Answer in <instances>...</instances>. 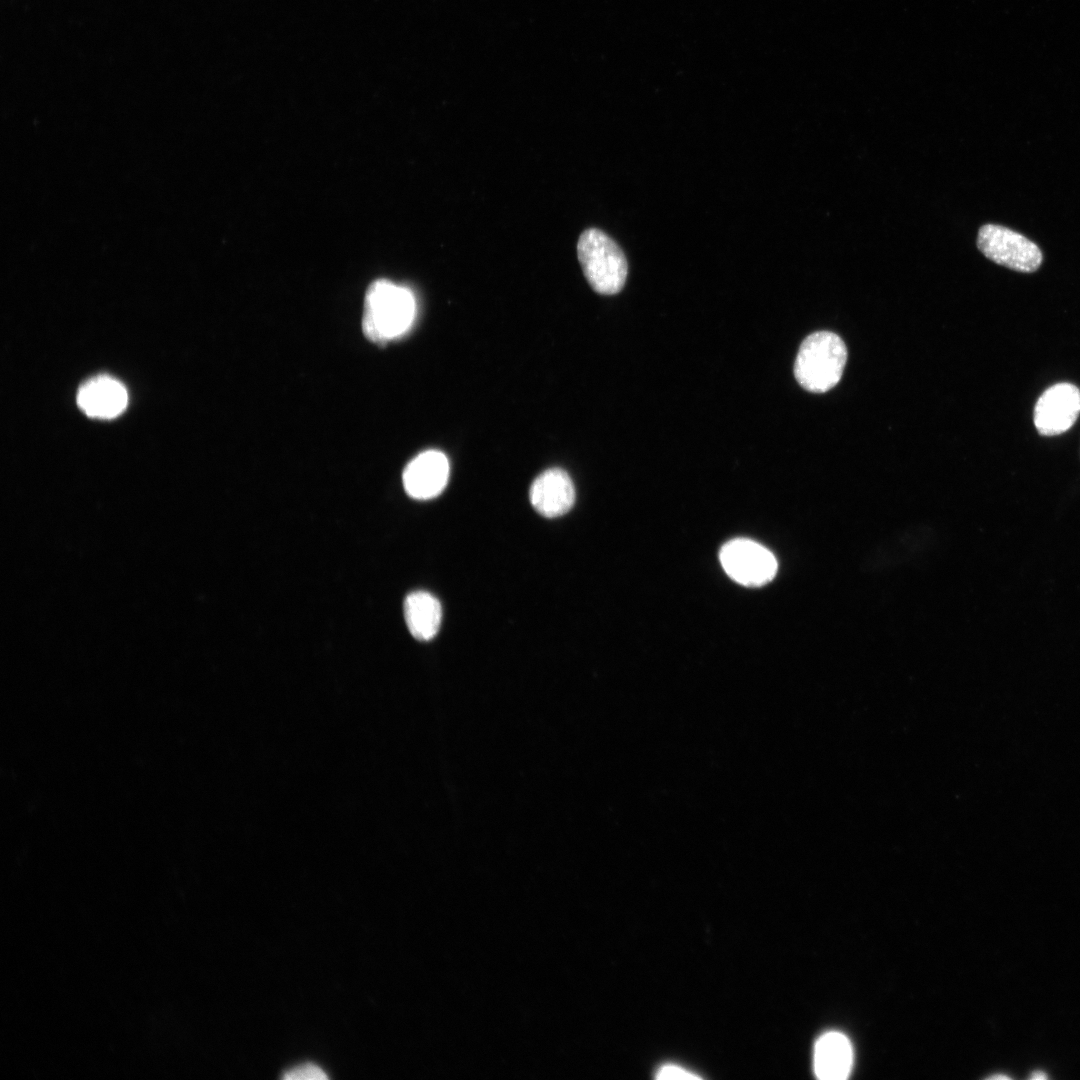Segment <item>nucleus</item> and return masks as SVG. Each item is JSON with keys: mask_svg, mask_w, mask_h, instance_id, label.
I'll return each instance as SVG.
<instances>
[{"mask_svg": "<svg viewBox=\"0 0 1080 1080\" xmlns=\"http://www.w3.org/2000/svg\"><path fill=\"white\" fill-rule=\"evenodd\" d=\"M847 360L843 340L830 331H818L802 342L794 363L797 382L807 391L823 393L841 379Z\"/></svg>", "mask_w": 1080, "mask_h": 1080, "instance_id": "nucleus-2", "label": "nucleus"}, {"mask_svg": "<svg viewBox=\"0 0 1080 1080\" xmlns=\"http://www.w3.org/2000/svg\"><path fill=\"white\" fill-rule=\"evenodd\" d=\"M577 255L594 291L613 295L622 290L628 272L627 260L610 236L597 228L584 230L578 239Z\"/></svg>", "mask_w": 1080, "mask_h": 1080, "instance_id": "nucleus-3", "label": "nucleus"}, {"mask_svg": "<svg viewBox=\"0 0 1080 1080\" xmlns=\"http://www.w3.org/2000/svg\"><path fill=\"white\" fill-rule=\"evenodd\" d=\"M404 618L411 635L418 640H431L438 633L442 608L439 600L425 591L407 595L403 605Z\"/></svg>", "mask_w": 1080, "mask_h": 1080, "instance_id": "nucleus-11", "label": "nucleus"}, {"mask_svg": "<svg viewBox=\"0 0 1080 1080\" xmlns=\"http://www.w3.org/2000/svg\"><path fill=\"white\" fill-rule=\"evenodd\" d=\"M529 497L538 513L547 518H556L572 508L575 489L567 472L560 468H551L533 481Z\"/></svg>", "mask_w": 1080, "mask_h": 1080, "instance_id": "nucleus-8", "label": "nucleus"}, {"mask_svg": "<svg viewBox=\"0 0 1080 1080\" xmlns=\"http://www.w3.org/2000/svg\"><path fill=\"white\" fill-rule=\"evenodd\" d=\"M657 1079H700L697 1074L674 1064L661 1066L656 1075Z\"/></svg>", "mask_w": 1080, "mask_h": 1080, "instance_id": "nucleus-13", "label": "nucleus"}, {"mask_svg": "<svg viewBox=\"0 0 1080 1080\" xmlns=\"http://www.w3.org/2000/svg\"><path fill=\"white\" fill-rule=\"evenodd\" d=\"M720 562L727 575L745 586H761L777 572L775 556L761 544L746 538L727 542L720 551Z\"/></svg>", "mask_w": 1080, "mask_h": 1080, "instance_id": "nucleus-5", "label": "nucleus"}, {"mask_svg": "<svg viewBox=\"0 0 1080 1080\" xmlns=\"http://www.w3.org/2000/svg\"><path fill=\"white\" fill-rule=\"evenodd\" d=\"M128 402L125 387L109 376H97L84 383L77 393V404L88 416L111 419L121 414Z\"/></svg>", "mask_w": 1080, "mask_h": 1080, "instance_id": "nucleus-9", "label": "nucleus"}, {"mask_svg": "<svg viewBox=\"0 0 1080 1080\" xmlns=\"http://www.w3.org/2000/svg\"><path fill=\"white\" fill-rule=\"evenodd\" d=\"M284 1078L287 1080H323L327 1079V1075L319 1066L307 1063L286 1071Z\"/></svg>", "mask_w": 1080, "mask_h": 1080, "instance_id": "nucleus-12", "label": "nucleus"}, {"mask_svg": "<svg viewBox=\"0 0 1080 1080\" xmlns=\"http://www.w3.org/2000/svg\"><path fill=\"white\" fill-rule=\"evenodd\" d=\"M977 246L988 259L1019 272H1033L1042 263V252L1034 242L1003 226H982Z\"/></svg>", "mask_w": 1080, "mask_h": 1080, "instance_id": "nucleus-4", "label": "nucleus"}, {"mask_svg": "<svg viewBox=\"0 0 1080 1080\" xmlns=\"http://www.w3.org/2000/svg\"><path fill=\"white\" fill-rule=\"evenodd\" d=\"M449 472L446 455L438 450H427L405 467L402 476L404 489L414 499H432L445 489Z\"/></svg>", "mask_w": 1080, "mask_h": 1080, "instance_id": "nucleus-7", "label": "nucleus"}, {"mask_svg": "<svg viewBox=\"0 0 1080 1080\" xmlns=\"http://www.w3.org/2000/svg\"><path fill=\"white\" fill-rule=\"evenodd\" d=\"M1080 414V390L1071 383H1058L1039 397L1034 424L1040 435L1055 436L1069 430Z\"/></svg>", "mask_w": 1080, "mask_h": 1080, "instance_id": "nucleus-6", "label": "nucleus"}, {"mask_svg": "<svg viewBox=\"0 0 1080 1080\" xmlns=\"http://www.w3.org/2000/svg\"><path fill=\"white\" fill-rule=\"evenodd\" d=\"M415 311V299L409 289L388 280H377L365 295L363 332L372 342L386 343L410 328Z\"/></svg>", "mask_w": 1080, "mask_h": 1080, "instance_id": "nucleus-1", "label": "nucleus"}, {"mask_svg": "<svg viewBox=\"0 0 1080 1080\" xmlns=\"http://www.w3.org/2000/svg\"><path fill=\"white\" fill-rule=\"evenodd\" d=\"M990 1079H1009V1077L1006 1075H994L991 1076Z\"/></svg>", "mask_w": 1080, "mask_h": 1080, "instance_id": "nucleus-15", "label": "nucleus"}, {"mask_svg": "<svg viewBox=\"0 0 1080 1080\" xmlns=\"http://www.w3.org/2000/svg\"><path fill=\"white\" fill-rule=\"evenodd\" d=\"M814 1071L822 1080H843L851 1071L852 1046L848 1038L839 1032L823 1034L814 1047Z\"/></svg>", "mask_w": 1080, "mask_h": 1080, "instance_id": "nucleus-10", "label": "nucleus"}, {"mask_svg": "<svg viewBox=\"0 0 1080 1080\" xmlns=\"http://www.w3.org/2000/svg\"><path fill=\"white\" fill-rule=\"evenodd\" d=\"M1030 1078L1034 1080H1043L1047 1078V1075L1042 1071H1035L1031 1074Z\"/></svg>", "mask_w": 1080, "mask_h": 1080, "instance_id": "nucleus-14", "label": "nucleus"}]
</instances>
